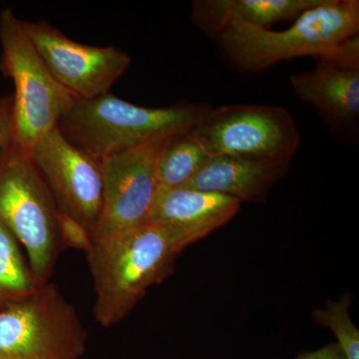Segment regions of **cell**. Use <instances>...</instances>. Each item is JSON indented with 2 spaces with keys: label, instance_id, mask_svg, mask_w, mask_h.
<instances>
[{
  "label": "cell",
  "instance_id": "17",
  "mask_svg": "<svg viewBox=\"0 0 359 359\" xmlns=\"http://www.w3.org/2000/svg\"><path fill=\"white\" fill-rule=\"evenodd\" d=\"M349 304L351 297L346 294L339 302H328L325 309H316L313 316L316 323L334 332L346 359H359V330L349 316Z\"/></svg>",
  "mask_w": 359,
  "mask_h": 359
},
{
  "label": "cell",
  "instance_id": "8",
  "mask_svg": "<svg viewBox=\"0 0 359 359\" xmlns=\"http://www.w3.org/2000/svg\"><path fill=\"white\" fill-rule=\"evenodd\" d=\"M22 26L52 76L75 99L90 100L110 93L131 65L124 51L79 43L47 21L22 20Z\"/></svg>",
  "mask_w": 359,
  "mask_h": 359
},
{
  "label": "cell",
  "instance_id": "11",
  "mask_svg": "<svg viewBox=\"0 0 359 359\" xmlns=\"http://www.w3.org/2000/svg\"><path fill=\"white\" fill-rule=\"evenodd\" d=\"M313 70L290 76L295 95L334 127L353 126L359 116V37L318 58Z\"/></svg>",
  "mask_w": 359,
  "mask_h": 359
},
{
  "label": "cell",
  "instance_id": "18",
  "mask_svg": "<svg viewBox=\"0 0 359 359\" xmlns=\"http://www.w3.org/2000/svg\"><path fill=\"white\" fill-rule=\"evenodd\" d=\"M58 235L61 244L88 252L93 240L86 228L74 219L58 212Z\"/></svg>",
  "mask_w": 359,
  "mask_h": 359
},
{
  "label": "cell",
  "instance_id": "1",
  "mask_svg": "<svg viewBox=\"0 0 359 359\" xmlns=\"http://www.w3.org/2000/svg\"><path fill=\"white\" fill-rule=\"evenodd\" d=\"M179 254L169 233L152 221L93 242L87 259L97 323L110 327L121 321L149 287L171 273Z\"/></svg>",
  "mask_w": 359,
  "mask_h": 359
},
{
  "label": "cell",
  "instance_id": "2",
  "mask_svg": "<svg viewBox=\"0 0 359 359\" xmlns=\"http://www.w3.org/2000/svg\"><path fill=\"white\" fill-rule=\"evenodd\" d=\"M207 109L199 105L142 107L107 93L76 99L58 128L73 145L99 161L192 131Z\"/></svg>",
  "mask_w": 359,
  "mask_h": 359
},
{
  "label": "cell",
  "instance_id": "9",
  "mask_svg": "<svg viewBox=\"0 0 359 359\" xmlns=\"http://www.w3.org/2000/svg\"><path fill=\"white\" fill-rule=\"evenodd\" d=\"M167 139L98 161L102 176V211L93 242L150 219L159 192L158 160Z\"/></svg>",
  "mask_w": 359,
  "mask_h": 359
},
{
  "label": "cell",
  "instance_id": "10",
  "mask_svg": "<svg viewBox=\"0 0 359 359\" xmlns=\"http://www.w3.org/2000/svg\"><path fill=\"white\" fill-rule=\"evenodd\" d=\"M55 201L58 212L83 224L92 240L102 211V176L98 161L65 138L58 127L29 151Z\"/></svg>",
  "mask_w": 359,
  "mask_h": 359
},
{
  "label": "cell",
  "instance_id": "5",
  "mask_svg": "<svg viewBox=\"0 0 359 359\" xmlns=\"http://www.w3.org/2000/svg\"><path fill=\"white\" fill-rule=\"evenodd\" d=\"M58 209L30 154L11 141L0 154V224L25 247L40 283H47L58 247Z\"/></svg>",
  "mask_w": 359,
  "mask_h": 359
},
{
  "label": "cell",
  "instance_id": "14",
  "mask_svg": "<svg viewBox=\"0 0 359 359\" xmlns=\"http://www.w3.org/2000/svg\"><path fill=\"white\" fill-rule=\"evenodd\" d=\"M320 0H198L194 1L191 20L211 36L229 26L243 23L269 29L275 23L295 20Z\"/></svg>",
  "mask_w": 359,
  "mask_h": 359
},
{
  "label": "cell",
  "instance_id": "20",
  "mask_svg": "<svg viewBox=\"0 0 359 359\" xmlns=\"http://www.w3.org/2000/svg\"><path fill=\"white\" fill-rule=\"evenodd\" d=\"M295 359H346L337 344H330L318 351L299 354Z\"/></svg>",
  "mask_w": 359,
  "mask_h": 359
},
{
  "label": "cell",
  "instance_id": "19",
  "mask_svg": "<svg viewBox=\"0 0 359 359\" xmlns=\"http://www.w3.org/2000/svg\"><path fill=\"white\" fill-rule=\"evenodd\" d=\"M13 96L0 97V154L11 141Z\"/></svg>",
  "mask_w": 359,
  "mask_h": 359
},
{
  "label": "cell",
  "instance_id": "7",
  "mask_svg": "<svg viewBox=\"0 0 359 359\" xmlns=\"http://www.w3.org/2000/svg\"><path fill=\"white\" fill-rule=\"evenodd\" d=\"M192 132L211 157L290 162L301 142L294 118L275 106L208 108Z\"/></svg>",
  "mask_w": 359,
  "mask_h": 359
},
{
  "label": "cell",
  "instance_id": "12",
  "mask_svg": "<svg viewBox=\"0 0 359 359\" xmlns=\"http://www.w3.org/2000/svg\"><path fill=\"white\" fill-rule=\"evenodd\" d=\"M240 205L229 196L188 187L159 190L149 221L162 226L181 252L228 223Z\"/></svg>",
  "mask_w": 359,
  "mask_h": 359
},
{
  "label": "cell",
  "instance_id": "4",
  "mask_svg": "<svg viewBox=\"0 0 359 359\" xmlns=\"http://www.w3.org/2000/svg\"><path fill=\"white\" fill-rule=\"evenodd\" d=\"M0 72L13 80L15 88L11 142L29 152L58 127L76 99L52 76L11 8L0 13Z\"/></svg>",
  "mask_w": 359,
  "mask_h": 359
},
{
  "label": "cell",
  "instance_id": "3",
  "mask_svg": "<svg viewBox=\"0 0 359 359\" xmlns=\"http://www.w3.org/2000/svg\"><path fill=\"white\" fill-rule=\"evenodd\" d=\"M358 0H320L280 32L235 23L219 33V43L236 67L259 72L301 56L320 58L358 36Z\"/></svg>",
  "mask_w": 359,
  "mask_h": 359
},
{
  "label": "cell",
  "instance_id": "6",
  "mask_svg": "<svg viewBox=\"0 0 359 359\" xmlns=\"http://www.w3.org/2000/svg\"><path fill=\"white\" fill-rule=\"evenodd\" d=\"M87 334L54 283L0 306V359H81Z\"/></svg>",
  "mask_w": 359,
  "mask_h": 359
},
{
  "label": "cell",
  "instance_id": "16",
  "mask_svg": "<svg viewBox=\"0 0 359 359\" xmlns=\"http://www.w3.org/2000/svg\"><path fill=\"white\" fill-rule=\"evenodd\" d=\"M18 244L0 224V306L27 297L43 285L25 263Z\"/></svg>",
  "mask_w": 359,
  "mask_h": 359
},
{
  "label": "cell",
  "instance_id": "15",
  "mask_svg": "<svg viewBox=\"0 0 359 359\" xmlns=\"http://www.w3.org/2000/svg\"><path fill=\"white\" fill-rule=\"evenodd\" d=\"M192 131L173 135L163 144L158 160L159 190L186 187L211 157Z\"/></svg>",
  "mask_w": 359,
  "mask_h": 359
},
{
  "label": "cell",
  "instance_id": "13",
  "mask_svg": "<svg viewBox=\"0 0 359 359\" xmlns=\"http://www.w3.org/2000/svg\"><path fill=\"white\" fill-rule=\"evenodd\" d=\"M290 165L287 161L214 156L186 187L229 196L241 204L261 201Z\"/></svg>",
  "mask_w": 359,
  "mask_h": 359
}]
</instances>
